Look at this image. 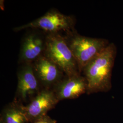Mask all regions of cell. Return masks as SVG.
<instances>
[{
  "label": "cell",
  "mask_w": 123,
  "mask_h": 123,
  "mask_svg": "<svg viewBox=\"0 0 123 123\" xmlns=\"http://www.w3.org/2000/svg\"><path fill=\"white\" fill-rule=\"evenodd\" d=\"M117 47L111 43L84 68L82 73L87 84V94L107 92L112 88V74Z\"/></svg>",
  "instance_id": "6da1fadb"
},
{
  "label": "cell",
  "mask_w": 123,
  "mask_h": 123,
  "mask_svg": "<svg viewBox=\"0 0 123 123\" xmlns=\"http://www.w3.org/2000/svg\"><path fill=\"white\" fill-rule=\"evenodd\" d=\"M64 38L77 61L81 74L84 68L108 47V40L79 34L75 30L66 32Z\"/></svg>",
  "instance_id": "7a4b0ae2"
},
{
  "label": "cell",
  "mask_w": 123,
  "mask_h": 123,
  "mask_svg": "<svg viewBox=\"0 0 123 123\" xmlns=\"http://www.w3.org/2000/svg\"><path fill=\"white\" fill-rule=\"evenodd\" d=\"M43 55L57 65L66 76L81 74L64 37L59 33L46 35Z\"/></svg>",
  "instance_id": "3957f363"
},
{
  "label": "cell",
  "mask_w": 123,
  "mask_h": 123,
  "mask_svg": "<svg viewBox=\"0 0 123 123\" xmlns=\"http://www.w3.org/2000/svg\"><path fill=\"white\" fill-rule=\"evenodd\" d=\"M75 19L74 17L64 15L57 10H51L31 22L15 27L13 31L18 32L25 29L32 28L41 29L47 34L60 33V31L66 33L75 30Z\"/></svg>",
  "instance_id": "277c9868"
},
{
  "label": "cell",
  "mask_w": 123,
  "mask_h": 123,
  "mask_svg": "<svg viewBox=\"0 0 123 123\" xmlns=\"http://www.w3.org/2000/svg\"><path fill=\"white\" fill-rule=\"evenodd\" d=\"M18 83L14 99L29 103L43 88L34 72L32 63L23 64L18 72Z\"/></svg>",
  "instance_id": "5b68a950"
},
{
  "label": "cell",
  "mask_w": 123,
  "mask_h": 123,
  "mask_svg": "<svg viewBox=\"0 0 123 123\" xmlns=\"http://www.w3.org/2000/svg\"><path fill=\"white\" fill-rule=\"evenodd\" d=\"M59 102L53 89H43L29 103L24 105L29 123L47 115Z\"/></svg>",
  "instance_id": "8992f818"
},
{
  "label": "cell",
  "mask_w": 123,
  "mask_h": 123,
  "mask_svg": "<svg viewBox=\"0 0 123 123\" xmlns=\"http://www.w3.org/2000/svg\"><path fill=\"white\" fill-rule=\"evenodd\" d=\"M32 64L34 74L43 88L52 89L65 75L57 65L44 55Z\"/></svg>",
  "instance_id": "52a82bcc"
},
{
  "label": "cell",
  "mask_w": 123,
  "mask_h": 123,
  "mask_svg": "<svg viewBox=\"0 0 123 123\" xmlns=\"http://www.w3.org/2000/svg\"><path fill=\"white\" fill-rule=\"evenodd\" d=\"M52 89L59 101L73 99L87 93V84L85 78L81 74L65 75Z\"/></svg>",
  "instance_id": "ba28073f"
},
{
  "label": "cell",
  "mask_w": 123,
  "mask_h": 123,
  "mask_svg": "<svg viewBox=\"0 0 123 123\" xmlns=\"http://www.w3.org/2000/svg\"><path fill=\"white\" fill-rule=\"evenodd\" d=\"M45 43L46 36L35 32L27 34L22 40L19 62L23 64L32 63L43 55Z\"/></svg>",
  "instance_id": "9c48e42d"
},
{
  "label": "cell",
  "mask_w": 123,
  "mask_h": 123,
  "mask_svg": "<svg viewBox=\"0 0 123 123\" xmlns=\"http://www.w3.org/2000/svg\"><path fill=\"white\" fill-rule=\"evenodd\" d=\"M24 105L21 102L14 98L13 101L2 109L0 120L3 123H29Z\"/></svg>",
  "instance_id": "30bf717a"
},
{
  "label": "cell",
  "mask_w": 123,
  "mask_h": 123,
  "mask_svg": "<svg viewBox=\"0 0 123 123\" xmlns=\"http://www.w3.org/2000/svg\"><path fill=\"white\" fill-rule=\"evenodd\" d=\"M30 123H57V122L47 114Z\"/></svg>",
  "instance_id": "8fae6325"
},
{
  "label": "cell",
  "mask_w": 123,
  "mask_h": 123,
  "mask_svg": "<svg viewBox=\"0 0 123 123\" xmlns=\"http://www.w3.org/2000/svg\"><path fill=\"white\" fill-rule=\"evenodd\" d=\"M0 123H3V122L1 120H0Z\"/></svg>",
  "instance_id": "7c38bea8"
}]
</instances>
